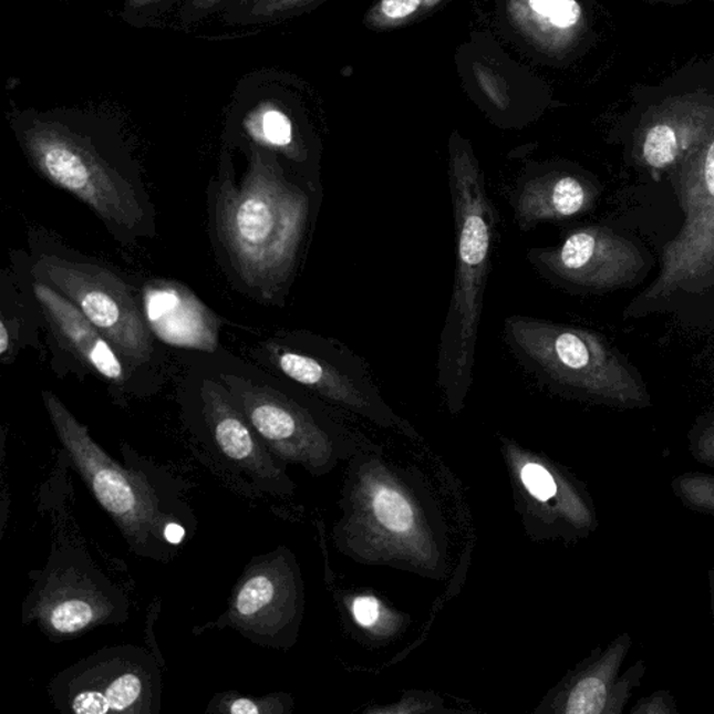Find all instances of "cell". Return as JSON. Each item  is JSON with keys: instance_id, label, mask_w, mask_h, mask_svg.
<instances>
[{"instance_id": "21", "label": "cell", "mask_w": 714, "mask_h": 714, "mask_svg": "<svg viewBox=\"0 0 714 714\" xmlns=\"http://www.w3.org/2000/svg\"><path fill=\"white\" fill-rule=\"evenodd\" d=\"M292 700L288 694L265 696L241 695L239 692H221L208 703L206 713L214 714H283L291 712Z\"/></svg>"}, {"instance_id": "26", "label": "cell", "mask_w": 714, "mask_h": 714, "mask_svg": "<svg viewBox=\"0 0 714 714\" xmlns=\"http://www.w3.org/2000/svg\"><path fill=\"white\" fill-rule=\"evenodd\" d=\"M692 458L706 468L714 469V411L696 418L689 433Z\"/></svg>"}, {"instance_id": "1", "label": "cell", "mask_w": 714, "mask_h": 714, "mask_svg": "<svg viewBox=\"0 0 714 714\" xmlns=\"http://www.w3.org/2000/svg\"><path fill=\"white\" fill-rule=\"evenodd\" d=\"M42 399L70 462L134 555L174 560L198 528L182 482L127 445H122L123 461H117L55 394L44 391Z\"/></svg>"}, {"instance_id": "2", "label": "cell", "mask_w": 714, "mask_h": 714, "mask_svg": "<svg viewBox=\"0 0 714 714\" xmlns=\"http://www.w3.org/2000/svg\"><path fill=\"white\" fill-rule=\"evenodd\" d=\"M309 198L289 184L276 159L251 148L239 186L225 182L217 204L218 232L230 262L246 284L265 294L291 278L304 238Z\"/></svg>"}, {"instance_id": "32", "label": "cell", "mask_w": 714, "mask_h": 714, "mask_svg": "<svg viewBox=\"0 0 714 714\" xmlns=\"http://www.w3.org/2000/svg\"><path fill=\"white\" fill-rule=\"evenodd\" d=\"M707 579H708V590H711V609H712L713 627H714V567L708 569Z\"/></svg>"}, {"instance_id": "12", "label": "cell", "mask_w": 714, "mask_h": 714, "mask_svg": "<svg viewBox=\"0 0 714 714\" xmlns=\"http://www.w3.org/2000/svg\"><path fill=\"white\" fill-rule=\"evenodd\" d=\"M35 270L72 300L117 352L133 361H146L152 335L125 282L105 268L58 256H42Z\"/></svg>"}, {"instance_id": "6", "label": "cell", "mask_w": 714, "mask_h": 714, "mask_svg": "<svg viewBox=\"0 0 714 714\" xmlns=\"http://www.w3.org/2000/svg\"><path fill=\"white\" fill-rule=\"evenodd\" d=\"M127 617L125 592L82 547L70 545L53 546L23 604L24 624H34L52 642L122 624Z\"/></svg>"}, {"instance_id": "19", "label": "cell", "mask_w": 714, "mask_h": 714, "mask_svg": "<svg viewBox=\"0 0 714 714\" xmlns=\"http://www.w3.org/2000/svg\"><path fill=\"white\" fill-rule=\"evenodd\" d=\"M368 509L381 534L402 545L416 540L421 525L416 507L399 487L389 482H370Z\"/></svg>"}, {"instance_id": "29", "label": "cell", "mask_w": 714, "mask_h": 714, "mask_svg": "<svg viewBox=\"0 0 714 714\" xmlns=\"http://www.w3.org/2000/svg\"><path fill=\"white\" fill-rule=\"evenodd\" d=\"M422 0H383L381 12L392 20L410 18L421 8Z\"/></svg>"}, {"instance_id": "25", "label": "cell", "mask_w": 714, "mask_h": 714, "mask_svg": "<svg viewBox=\"0 0 714 714\" xmlns=\"http://www.w3.org/2000/svg\"><path fill=\"white\" fill-rule=\"evenodd\" d=\"M529 7L539 18L561 30L571 29L582 18V8L577 0H529Z\"/></svg>"}, {"instance_id": "23", "label": "cell", "mask_w": 714, "mask_h": 714, "mask_svg": "<svg viewBox=\"0 0 714 714\" xmlns=\"http://www.w3.org/2000/svg\"><path fill=\"white\" fill-rule=\"evenodd\" d=\"M670 487L684 507L714 517V475L686 472L674 477Z\"/></svg>"}, {"instance_id": "3", "label": "cell", "mask_w": 714, "mask_h": 714, "mask_svg": "<svg viewBox=\"0 0 714 714\" xmlns=\"http://www.w3.org/2000/svg\"><path fill=\"white\" fill-rule=\"evenodd\" d=\"M456 256L453 294L438 348V384L451 411L464 406L474 383L477 335L485 300L497 214L476 159L461 149L451 155Z\"/></svg>"}, {"instance_id": "17", "label": "cell", "mask_w": 714, "mask_h": 714, "mask_svg": "<svg viewBox=\"0 0 714 714\" xmlns=\"http://www.w3.org/2000/svg\"><path fill=\"white\" fill-rule=\"evenodd\" d=\"M593 186L581 177L550 174L525 182L515 198V219L522 229L579 216L592 207Z\"/></svg>"}, {"instance_id": "8", "label": "cell", "mask_w": 714, "mask_h": 714, "mask_svg": "<svg viewBox=\"0 0 714 714\" xmlns=\"http://www.w3.org/2000/svg\"><path fill=\"white\" fill-rule=\"evenodd\" d=\"M53 706L73 714H158L163 673L144 648L100 649L53 676Z\"/></svg>"}, {"instance_id": "9", "label": "cell", "mask_w": 714, "mask_h": 714, "mask_svg": "<svg viewBox=\"0 0 714 714\" xmlns=\"http://www.w3.org/2000/svg\"><path fill=\"white\" fill-rule=\"evenodd\" d=\"M219 380L277 459L311 474L330 469L338 438L329 421L270 384L228 373Z\"/></svg>"}, {"instance_id": "7", "label": "cell", "mask_w": 714, "mask_h": 714, "mask_svg": "<svg viewBox=\"0 0 714 714\" xmlns=\"http://www.w3.org/2000/svg\"><path fill=\"white\" fill-rule=\"evenodd\" d=\"M19 138L46 180L87 204L111 227L132 232L143 224L144 209L133 186L87 137L62 123L34 120Z\"/></svg>"}, {"instance_id": "24", "label": "cell", "mask_w": 714, "mask_h": 714, "mask_svg": "<svg viewBox=\"0 0 714 714\" xmlns=\"http://www.w3.org/2000/svg\"><path fill=\"white\" fill-rule=\"evenodd\" d=\"M681 149H683V142L675 128L669 123H658L649 128L643 139L642 157L658 174L675 163Z\"/></svg>"}, {"instance_id": "10", "label": "cell", "mask_w": 714, "mask_h": 714, "mask_svg": "<svg viewBox=\"0 0 714 714\" xmlns=\"http://www.w3.org/2000/svg\"><path fill=\"white\" fill-rule=\"evenodd\" d=\"M302 614V582L291 552L283 547L255 557L230 594L219 628H230L255 645L289 648Z\"/></svg>"}, {"instance_id": "14", "label": "cell", "mask_w": 714, "mask_h": 714, "mask_svg": "<svg viewBox=\"0 0 714 714\" xmlns=\"http://www.w3.org/2000/svg\"><path fill=\"white\" fill-rule=\"evenodd\" d=\"M268 352L273 366L294 383L381 426H400V417L385 405L362 362L348 349L332 351L331 356L283 346Z\"/></svg>"}, {"instance_id": "13", "label": "cell", "mask_w": 714, "mask_h": 714, "mask_svg": "<svg viewBox=\"0 0 714 714\" xmlns=\"http://www.w3.org/2000/svg\"><path fill=\"white\" fill-rule=\"evenodd\" d=\"M531 261L552 278L590 291H613L635 282L646 268L642 251L611 229L576 230L561 245L531 250Z\"/></svg>"}, {"instance_id": "16", "label": "cell", "mask_w": 714, "mask_h": 714, "mask_svg": "<svg viewBox=\"0 0 714 714\" xmlns=\"http://www.w3.org/2000/svg\"><path fill=\"white\" fill-rule=\"evenodd\" d=\"M34 294L59 341L80 362L87 364L93 372L111 383H125V368L117 356L116 349L72 300L50 283L41 281L34 283Z\"/></svg>"}, {"instance_id": "15", "label": "cell", "mask_w": 714, "mask_h": 714, "mask_svg": "<svg viewBox=\"0 0 714 714\" xmlns=\"http://www.w3.org/2000/svg\"><path fill=\"white\" fill-rule=\"evenodd\" d=\"M632 648L630 633H621L609 646L598 649L561 692L557 711L566 714H622L642 684L646 664L639 660L621 674Z\"/></svg>"}, {"instance_id": "27", "label": "cell", "mask_w": 714, "mask_h": 714, "mask_svg": "<svg viewBox=\"0 0 714 714\" xmlns=\"http://www.w3.org/2000/svg\"><path fill=\"white\" fill-rule=\"evenodd\" d=\"M631 714H679L674 695L670 691H656L641 697L630 711Z\"/></svg>"}, {"instance_id": "22", "label": "cell", "mask_w": 714, "mask_h": 714, "mask_svg": "<svg viewBox=\"0 0 714 714\" xmlns=\"http://www.w3.org/2000/svg\"><path fill=\"white\" fill-rule=\"evenodd\" d=\"M520 480L538 501L547 503L557 497L563 498H589L579 486H573L567 479L558 480L555 475L544 465L526 464L520 470Z\"/></svg>"}, {"instance_id": "31", "label": "cell", "mask_w": 714, "mask_h": 714, "mask_svg": "<svg viewBox=\"0 0 714 714\" xmlns=\"http://www.w3.org/2000/svg\"><path fill=\"white\" fill-rule=\"evenodd\" d=\"M161 2V0H125L126 12H138V10L153 7V4Z\"/></svg>"}, {"instance_id": "11", "label": "cell", "mask_w": 714, "mask_h": 714, "mask_svg": "<svg viewBox=\"0 0 714 714\" xmlns=\"http://www.w3.org/2000/svg\"><path fill=\"white\" fill-rule=\"evenodd\" d=\"M190 431L214 465L257 493L292 494L287 465L267 448L247 417L236 406L223 381H203L197 417Z\"/></svg>"}, {"instance_id": "30", "label": "cell", "mask_w": 714, "mask_h": 714, "mask_svg": "<svg viewBox=\"0 0 714 714\" xmlns=\"http://www.w3.org/2000/svg\"><path fill=\"white\" fill-rule=\"evenodd\" d=\"M12 349V332H10L7 317H2V323H0V354L2 358H7Z\"/></svg>"}, {"instance_id": "4", "label": "cell", "mask_w": 714, "mask_h": 714, "mask_svg": "<svg viewBox=\"0 0 714 714\" xmlns=\"http://www.w3.org/2000/svg\"><path fill=\"white\" fill-rule=\"evenodd\" d=\"M506 332L524 362L572 394L620 410L651 406L641 375L596 332L524 315L509 317Z\"/></svg>"}, {"instance_id": "28", "label": "cell", "mask_w": 714, "mask_h": 714, "mask_svg": "<svg viewBox=\"0 0 714 714\" xmlns=\"http://www.w3.org/2000/svg\"><path fill=\"white\" fill-rule=\"evenodd\" d=\"M352 614L359 625L374 628L383 615V607L372 596H362V598L353 600Z\"/></svg>"}, {"instance_id": "18", "label": "cell", "mask_w": 714, "mask_h": 714, "mask_svg": "<svg viewBox=\"0 0 714 714\" xmlns=\"http://www.w3.org/2000/svg\"><path fill=\"white\" fill-rule=\"evenodd\" d=\"M148 324L166 342L198 349H213L217 332L203 306L180 288H149L147 299Z\"/></svg>"}, {"instance_id": "5", "label": "cell", "mask_w": 714, "mask_h": 714, "mask_svg": "<svg viewBox=\"0 0 714 714\" xmlns=\"http://www.w3.org/2000/svg\"><path fill=\"white\" fill-rule=\"evenodd\" d=\"M685 221L665 245L656 281L630 306L627 315L681 311L714 298V138L680 179Z\"/></svg>"}, {"instance_id": "20", "label": "cell", "mask_w": 714, "mask_h": 714, "mask_svg": "<svg viewBox=\"0 0 714 714\" xmlns=\"http://www.w3.org/2000/svg\"><path fill=\"white\" fill-rule=\"evenodd\" d=\"M245 127L257 144L288 153L293 148V125L288 115L278 106L265 102L247 115Z\"/></svg>"}]
</instances>
